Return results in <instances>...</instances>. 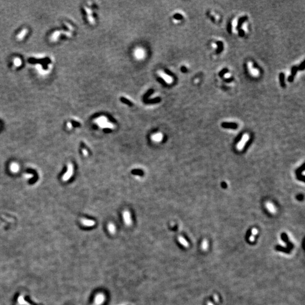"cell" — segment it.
Segmentation results:
<instances>
[{
    "label": "cell",
    "instance_id": "6da1fadb",
    "mask_svg": "<svg viewBox=\"0 0 305 305\" xmlns=\"http://www.w3.org/2000/svg\"><path fill=\"white\" fill-rule=\"evenodd\" d=\"M249 137H249V134L248 133H245L243 135L240 141L236 145V149L237 150L240 152V151H242L244 149V147L245 146V144L249 141Z\"/></svg>",
    "mask_w": 305,
    "mask_h": 305
},
{
    "label": "cell",
    "instance_id": "7a4b0ae2",
    "mask_svg": "<svg viewBox=\"0 0 305 305\" xmlns=\"http://www.w3.org/2000/svg\"><path fill=\"white\" fill-rule=\"evenodd\" d=\"M73 172H74L73 165L71 163H69L68 164V168H67V172L63 175V177H62V180L64 181H67V180H69V179L71 178L72 175H73Z\"/></svg>",
    "mask_w": 305,
    "mask_h": 305
},
{
    "label": "cell",
    "instance_id": "3957f363",
    "mask_svg": "<svg viewBox=\"0 0 305 305\" xmlns=\"http://www.w3.org/2000/svg\"><path fill=\"white\" fill-rule=\"evenodd\" d=\"M105 295L103 293H98L95 296L93 304L92 305H102L105 301Z\"/></svg>",
    "mask_w": 305,
    "mask_h": 305
},
{
    "label": "cell",
    "instance_id": "277c9868",
    "mask_svg": "<svg viewBox=\"0 0 305 305\" xmlns=\"http://www.w3.org/2000/svg\"><path fill=\"white\" fill-rule=\"evenodd\" d=\"M123 219H124V223L125 224H126L128 226H129V225H131L132 224V219H131V214H130V213L127 210H125L123 211Z\"/></svg>",
    "mask_w": 305,
    "mask_h": 305
},
{
    "label": "cell",
    "instance_id": "5b68a950",
    "mask_svg": "<svg viewBox=\"0 0 305 305\" xmlns=\"http://www.w3.org/2000/svg\"><path fill=\"white\" fill-rule=\"evenodd\" d=\"M145 53L143 49L141 48H137L136 50L134 51V57H136L137 59H142L145 57Z\"/></svg>",
    "mask_w": 305,
    "mask_h": 305
},
{
    "label": "cell",
    "instance_id": "8992f818",
    "mask_svg": "<svg viewBox=\"0 0 305 305\" xmlns=\"http://www.w3.org/2000/svg\"><path fill=\"white\" fill-rule=\"evenodd\" d=\"M266 207L267 210L270 213L272 214H275L276 213V208L274 204L271 202L268 201L266 203Z\"/></svg>",
    "mask_w": 305,
    "mask_h": 305
},
{
    "label": "cell",
    "instance_id": "52a82bcc",
    "mask_svg": "<svg viewBox=\"0 0 305 305\" xmlns=\"http://www.w3.org/2000/svg\"><path fill=\"white\" fill-rule=\"evenodd\" d=\"M222 127L224 128L236 129L237 128V127H238V125L235 123L223 122L222 124Z\"/></svg>",
    "mask_w": 305,
    "mask_h": 305
},
{
    "label": "cell",
    "instance_id": "ba28073f",
    "mask_svg": "<svg viewBox=\"0 0 305 305\" xmlns=\"http://www.w3.org/2000/svg\"><path fill=\"white\" fill-rule=\"evenodd\" d=\"M152 140L155 143H159L162 141L163 139V134L162 133H157L153 134L152 136Z\"/></svg>",
    "mask_w": 305,
    "mask_h": 305
},
{
    "label": "cell",
    "instance_id": "9c48e42d",
    "mask_svg": "<svg viewBox=\"0 0 305 305\" xmlns=\"http://www.w3.org/2000/svg\"><path fill=\"white\" fill-rule=\"evenodd\" d=\"M158 74H159V75L160 76H161V78L163 79L164 81H166V82L168 84H170L172 83V79L171 78V76H168V75H167L166 74L164 73V72H163L162 71H159L158 72Z\"/></svg>",
    "mask_w": 305,
    "mask_h": 305
},
{
    "label": "cell",
    "instance_id": "30bf717a",
    "mask_svg": "<svg viewBox=\"0 0 305 305\" xmlns=\"http://www.w3.org/2000/svg\"><path fill=\"white\" fill-rule=\"evenodd\" d=\"M81 223L83 225L86 227H93L95 224V222L94 220L85 219H82L81 220Z\"/></svg>",
    "mask_w": 305,
    "mask_h": 305
},
{
    "label": "cell",
    "instance_id": "8fae6325",
    "mask_svg": "<svg viewBox=\"0 0 305 305\" xmlns=\"http://www.w3.org/2000/svg\"><path fill=\"white\" fill-rule=\"evenodd\" d=\"M248 17L247 16H243V17H240L238 20V22H237V27H236V29H241V27H242V25L244 24V23L248 20Z\"/></svg>",
    "mask_w": 305,
    "mask_h": 305
},
{
    "label": "cell",
    "instance_id": "7c38bea8",
    "mask_svg": "<svg viewBox=\"0 0 305 305\" xmlns=\"http://www.w3.org/2000/svg\"><path fill=\"white\" fill-rule=\"evenodd\" d=\"M258 233V229L256 228H253L251 229V234L249 237V240L251 243H253V242H254L255 241V236H257Z\"/></svg>",
    "mask_w": 305,
    "mask_h": 305
},
{
    "label": "cell",
    "instance_id": "4fadbf2b",
    "mask_svg": "<svg viewBox=\"0 0 305 305\" xmlns=\"http://www.w3.org/2000/svg\"><path fill=\"white\" fill-rule=\"evenodd\" d=\"M178 241L179 243H180L181 244V245H183L184 247L187 248L189 246V243H188V242L186 240V239L184 238V237H183L181 236H180L178 237Z\"/></svg>",
    "mask_w": 305,
    "mask_h": 305
},
{
    "label": "cell",
    "instance_id": "5bb4252c",
    "mask_svg": "<svg viewBox=\"0 0 305 305\" xmlns=\"http://www.w3.org/2000/svg\"><path fill=\"white\" fill-rule=\"evenodd\" d=\"M98 126L101 128H109V129H114V125L113 123H110L109 122H106L105 123H102L98 125Z\"/></svg>",
    "mask_w": 305,
    "mask_h": 305
},
{
    "label": "cell",
    "instance_id": "9a60e30c",
    "mask_svg": "<svg viewBox=\"0 0 305 305\" xmlns=\"http://www.w3.org/2000/svg\"><path fill=\"white\" fill-rule=\"evenodd\" d=\"M216 44L217 45V49H216V53L217 54H220L223 52V49H224V45H223V42L221 41H216Z\"/></svg>",
    "mask_w": 305,
    "mask_h": 305
},
{
    "label": "cell",
    "instance_id": "2e32d148",
    "mask_svg": "<svg viewBox=\"0 0 305 305\" xmlns=\"http://www.w3.org/2000/svg\"><path fill=\"white\" fill-rule=\"evenodd\" d=\"M106 122H108V119H107V118L104 116H99V117L97 118V119H95L94 120V122L98 125L102 124V123H105Z\"/></svg>",
    "mask_w": 305,
    "mask_h": 305
},
{
    "label": "cell",
    "instance_id": "e0dca14e",
    "mask_svg": "<svg viewBox=\"0 0 305 305\" xmlns=\"http://www.w3.org/2000/svg\"><path fill=\"white\" fill-rule=\"evenodd\" d=\"M10 171L13 172V173H17L18 172V171H19V165H18V163H17L14 162L13 163H11L10 166Z\"/></svg>",
    "mask_w": 305,
    "mask_h": 305
},
{
    "label": "cell",
    "instance_id": "ac0fdd59",
    "mask_svg": "<svg viewBox=\"0 0 305 305\" xmlns=\"http://www.w3.org/2000/svg\"><path fill=\"white\" fill-rule=\"evenodd\" d=\"M201 250L203 251H206L208 250L209 242L208 240H207V239H205L204 240L202 241V243H201Z\"/></svg>",
    "mask_w": 305,
    "mask_h": 305
},
{
    "label": "cell",
    "instance_id": "d6986e66",
    "mask_svg": "<svg viewBox=\"0 0 305 305\" xmlns=\"http://www.w3.org/2000/svg\"><path fill=\"white\" fill-rule=\"evenodd\" d=\"M279 80H280V84L281 87L282 88H285V74L283 73H281L279 74Z\"/></svg>",
    "mask_w": 305,
    "mask_h": 305
},
{
    "label": "cell",
    "instance_id": "ffe728a7",
    "mask_svg": "<svg viewBox=\"0 0 305 305\" xmlns=\"http://www.w3.org/2000/svg\"><path fill=\"white\" fill-rule=\"evenodd\" d=\"M108 228L109 232L111 234H114L116 231V228L115 227V225L113 224V223H109L108 224Z\"/></svg>",
    "mask_w": 305,
    "mask_h": 305
},
{
    "label": "cell",
    "instance_id": "44dd1931",
    "mask_svg": "<svg viewBox=\"0 0 305 305\" xmlns=\"http://www.w3.org/2000/svg\"><path fill=\"white\" fill-rule=\"evenodd\" d=\"M228 72H229V70L227 68L223 69L222 70H221L219 73V76L221 77V78H222V77L224 76L225 74H227L228 73Z\"/></svg>",
    "mask_w": 305,
    "mask_h": 305
},
{
    "label": "cell",
    "instance_id": "7402d4cb",
    "mask_svg": "<svg viewBox=\"0 0 305 305\" xmlns=\"http://www.w3.org/2000/svg\"><path fill=\"white\" fill-rule=\"evenodd\" d=\"M298 71V67L297 66H293L292 67V69H291V75H290L294 77L295 75H297Z\"/></svg>",
    "mask_w": 305,
    "mask_h": 305
},
{
    "label": "cell",
    "instance_id": "603a6c76",
    "mask_svg": "<svg viewBox=\"0 0 305 305\" xmlns=\"http://www.w3.org/2000/svg\"><path fill=\"white\" fill-rule=\"evenodd\" d=\"M298 67V70H299V71H303L304 70V69H305V66H304V60H303V61H302V62L301 63V64H300L299 65V66H298V67Z\"/></svg>",
    "mask_w": 305,
    "mask_h": 305
},
{
    "label": "cell",
    "instance_id": "cb8c5ba5",
    "mask_svg": "<svg viewBox=\"0 0 305 305\" xmlns=\"http://www.w3.org/2000/svg\"><path fill=\"white\" fill-rule=\"evenodd\" d=\"M232 23H231V22H229L228 23L227 29L228 32V33H230V34L232 33Z\"/></svg>",
    "mask_w": 305,
    "mask_h": 305
},
{
    "label": "cell",
    "instance_id": "d4e9b609",
    "mask_svg": "<svg viewBox=\"0 0 305 305\" xmlns=\"http://www.w3.org/2000/svg\"><path fill=\"white\" fill-rule=\"evenodd\" d=\"M174 18L176 20H181L183 19V17L180 14H176L174 16Z\"/></svg>",
    "mask_w": 305,
    "mask_h": 305
},
{
    "label": "cell",
    "instance_id": "484cf974",
    "mask_svg": "<svg viewBox=\"0 0 305 305\" xmlns=\"http://www.w3.org/2000/svg\"><path fill=\"white\" fill-rule=\"evenodd\" d=\"M238 34L240 37H241V38H243L244 36H245V31H244V30H243V29H239V32Z\"/></svg>",
    "mask_w": 305,
    "mask_h": 305
},
{
    "label": "cell",
    "instance_id": "4316f807",
    "mask_svg": "<svg viewBox=\"0 0 305 305\" xmlns=\"http://www.w3.org/2000/svg\"><path fill=\"white\" fill-rule=\"evenodd\" d=\"M213 299H214V301H215L216 302V303H218V302H219V298L218 295L217 294H214V295H213Z\"/></svg>",
    "mask_w": 305,
    "mask_h": 305
},
{
    "label": "cell",
    "instance_id": "83f0119b",
    "mask_svg": "<svg viewBox=\"0 0 305 305\" xmlns=\"http://www.w3.org/2000/svg\"><path fill=\"white\" fill-rule=\"evenodd\" d=\"M233 80H234L233 78V77H231V78H227V79H224V81H225V82L227 83H231L232 81H233Z\"/></svg>",
    "mask_w": 305,
    "mask_h": 305
},
{
    "label": "cell",
    "instance_id": "f1b7e54d",
    "mask_svg": "<svg viewBox=\"0 0 305 305\" xmlns=\"http://www.w3.org/2000/svg\"><path fill=\"white\" fill-rule=\"evenodd\" d=\"M293 80H294V77H293L292 75H289V76H288V81H289V83H292L293 81Z\"/></svg>",
    "mask_w": 305,
    "mask_h": 305
},
{
    "label": "cell",
    "instance_id": "f546056e",
    "mask_svg": "<svg viewBox=\"0 0 305 305\" xmlns=\"http://www.w3.org/2000/svg\"><path fill=\"white\" fill-rule=\"evenodd\" d=\"M181 71L183 72V73H186V72L187 71V69L186 68V67L185 66H183L182 67H181Z\"/></svg>",
    "mask_w": 305,
    "mask_h": 305
},
{
    "label": "cell",
    "instance_id": "4dcf8cb0",
    "mask_svg": "<svg viewBox=\"0 0 305 305\" xmlns=\"http://www.w3.org/2000/svg\"><path fill=\"white\" fill-rule=\"evenodd\" d=\"M83 155L84 156H87L88 155V152H87V150H86L85 149H83L82 150Z\"/></svg>",
    "mask_w": 305,
    "mask_h": 305
},
{
    "label": "cell",
    "instance_id": "1f68e13d",
    "mask_svg": "<svg viewBox=\"0 0 305 305\" xmlns=\"http://www.w3.org/2000/svg\"><path fill=\"white\" fill-rule=\"evenodd\" d=\"M207 305H214L213 303H212L210 301H208L207 302Z\"/></svg>",
    "mask_w": 305,
    "mask_h": 305
}]
</instances>
